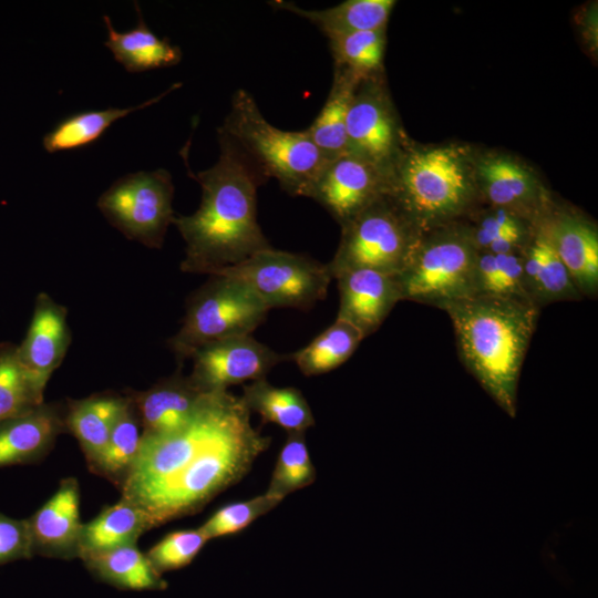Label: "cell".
Returning <instances> with one entry per match:
<instances>
[{"instance_id": "6da1fadb", "label": "cell", "mask_w": 598, "mask_h": 598, "mask_svg": "<svg viewBox=\"0 0 598 598\" xmlns=\"http://www.w3.org/2000/svg\"><path fill=\"white\" fill-rule=\"evenodd\" d=\"M250 414L240 396L213 391L183 426L142 433L122 497L144 511L152 528L197 513L268 450L271 437L252 426Z\"/></svg>"}, {"instance_id": "7a4b0ae2", "label": "cell", "mask_w": 598, "mask_h": 598, "mask_svg": "<svg viewBox=\"0 0 598 598\" xmlns=\"http://www.w3.org/2000/svg\"><path fill=\"white\" fill-rule=\"evenodd\" d=\"M218 142L217 162L192 175L202 188L199 207L173 219L186 244L184 272L210 276L272 247L257 221V189L266 176L219 128Z\"/></svg>"}, {"instance_id": "3957f363", "label": "cell", "mask_w": 598, "mask_h": 598, "mask_svg": "<svg viewBox=\"0 0 598 598\" xmlns=\"http://www.w3.org/2000/svg\"><path fill=\"white\" fill-rule=\"evenodd\" d=\"M466 370L511 417L540 308L527 299L473 296L443 305Z\"/></svg>"}, {"instance_id": "277c9868", "label": "cell", "mask_w": 598, "mask_h": 598, "mask_svg": "<svg viewBox=\"0 0 598 598\" xmlns=\"http://www.w3.org/2000/svg\"><path fill=\"white\" fill-rule=\"evenodd\" d=\"M388 195L422 231L458 221L478 198L475 162L455 145H403L389 174Z\"/></svg>"}, {"instance_id": "5b68a950", "label": "cell", "mask_w": 598, "mask_h": 598, "mask_svg": "<svg viewBox=\"0 0 598 598\" xmlns=\"http://www.w3.org/2000/svg\"><path fill=\"white\" fill-rule=\"evenodd\" d=\"M254 161L268 179L274 177L292 196L308 194L328 161L306 130L283 131L271 125L246 90H237L219 127Z\"/></svg>"}, {"instance_id": "8992f818", "label": "cell", "mask_w": 598, "mask_h": 598, "mask_svg": "<svg viewBox=\"0 0 598 598\" xmlns=\"http://www.w3.org/2000/svg\"><path fill=\"white\" fill-rule=\"evenodd\" d=\"M477 252L467 225L461 221L423 231L396 275L401 300L441 308L475 296Z\"/></svg>"}, {"instance_id": "52a82bcc", "label": "cell", "mask_w": 598, "mask_h": 598, "mask_svg": "<svg viewBox=\"0 0 598 598\" xmlns=\"http://www.w3.org/2000/svg\"><path fill=\"white\" fill-rule=\"evenodd\" d=\"M423 231L386 194L341 225V238L327 264L332 279L353 269L396 276L406 266Z\"/></svg>"}, {"instance_id": "ba28073f", "label": "cell", "mask_w": 598, "mask_h": 598, "mask_svg": "<svg viewBox=\"0 0 598 598\" xmlns=\"http://www.w3.org/2000/svg\"><path fill=\"white\" fill-rule=\"evenodd\" d=\"M270 309L240 280L210 275L186 302L179 330L168 340L178 362L200 347L230 337L251 334Z\"/></svg>"}, {"instance_id": "9c48e42d", "label": "cell", "mask_w": 598, "mask_h": 598, "mask_svg": "<svg viewBox=\"0 0 598 598\" xmlns=\"http://www.w3.org/2000/svg\"><path fill=\"white\" fill-rule=\"evenodd\" d=\"M217 274L247 285L269 309L308 310L326 298L332 280L327 264L274 247Z\"/></svg>"}, {"instance_id": "30bf717a", "label": "cell", "mask_w": 598, "mask_h": 598, "mask_svg": "<svg viewBox=\"0 0 598 598\" xmlns=\"http://www.w3.org/2000/svg\"><path fill=\"white\" fill-rule=\"evenodd\" d=\"M173 196L171 174L158 168L122 176L99 197L97 207L126 238L159 248L175 217Z\"/></svg>"}, {"instance_id": "8fae6325", "label": "cell", "mask_w": 598, "mask_h": 598, "mask_svg": "<svg viewBox=\"0 0 598 598\" xmlns=\"http://www.w3.org/2000/svg\"><path fill=\"white\" fill-rule=\"evenodd\" d=\"M403 146L399 123L380 73L357 85L347 115V153L390 174Z\"/></svg>"}, {"instance_id": "7c38bea8", "label": "cell", "mask_w": 598, "mask_h": 598, "mask_svg": "<svg viewBox=\"0 0 598 598\" xmlns=\"http://www.w3.org/2000/svg\"><path fill=\"white\" fill-rule=\"evenodd\" d=\"M190 359V380L202 391L213 392L266 378L272 368L289 359V354L278 353L247 334L207 343Z\"/></svg>"}, {"instance_id": "4fadbf2b", "label": "cell", "mask_w": 598, "mask_h": 598, "mask_svg": "<svg viewBox=\"0 0 598 598\" xmlns=\"http://www.w3.org/2000/svg\"><path fill=\"white\" fill-rule=\"evenodd\" d=\"M388 190L389 174L347 153L327 163L308 197L319 203L341 226Z\"/></svg>"}, {"instance_id": "5bb4252c", "label": "cell", "mask_w": 598, "mask_h": 598, "mask_svg": "<svg viewBox=\"0 0 598 598\" xmlns=\"http://www.w3.org/2000/svg\"><path fill=\"white\" fill-rule=\"evenodd\" d=\"M478 194L492 207L511 210L536 221L551 203L536 175L506 155H486L475 162Z\"/></svg>"}, {"instance_id": "9a60e30c", "label": "cell", "mask_w": 598, "mask_h": 598, "mask_svg": "<svg viewBox=\"0 0 598 598\" xmlns=\"http://www.w3.org/2000/svg\"><path fill=\"white\" fill-rule=\"evenodd\" d=\"M70 342L66 308L48 293H39L27 334L17 346V355L29 381L41 396L52 373L62 363Z\"/></svg>"}, {"instance_id": "2e32d148", "label": "cell", "mask_w": 598, "mask_h": 598, "mask_svg": "<svg viewBox=\"0 0 598 598\" xmlns=\"http://www.w3.org/2000/svg\"><path fill=\"white\" fill-rule=\"evenodd\" d=\"M27 522L33 557L79 558L83 523L76 478H63L54 494Z\"/></svg>"}, {"instance_id": "e0dca14e", "label": "cell", "mask_w": 598, "mask_h": 598, "mask_svg": "<svg viewBox=\"0 0 598 598\" xmlns=\"http://www.w3.org/2000/svg\"><path fill=\"white\" fill-rule=\"evenodd\" d=\"M555 251L581 297L598 292V231L574 212L551 207L540 217Z\"/></svg>"}, {"instance_id": "ac0fdd59", "label": "cell", "mask_w": 598, "mask_h": 598, "mask_svg": "<svg viewBox=\"0 0 598 598\" xmlns=\"http://www.w3.org/2000/svg\"><path fill=\"white\" fill-rule=\"evenodd\" d=\"M334 279L340 296L337 319L353 326L363 338L375 332L401 300L396 276L393 275L353 269Z\"/></svg>"}, {"instance_id": "d6986e66", "label": "cell", "mask_w": 598, "mask_h": 598, "mask_svg": "<svg viewBox=\"0 0 598 598\" xmlns=\"http://www.w3.org/2000/svg\"><path fill=\"white\" fill-rule=\"evenodd\" d=\"M65 406L43 402L0 422V468L42 460L65 432Z\"/></svg>"}, {"instance_id": "ffe728a7", "label": "cell", "mask_w": 598, "mask_h": 598, "mask_svg": "<svg viewBox=\"0 0 598 598\" xmlns=\"http://www.w3.org/2000/svg\"><path fill=\"white\" fill-rule=\"evenodd\" d=\"M205 393L181 370L132 395L142 433L156 434L174 431L187 423Z\"/></svg>"}, {"instance_id": "44dd1931", "label": "cell", "mask_w": 598, "mask_h": 598, "mask_svg": "<svg viewBox=\"0 0 598 598\" xmlns=\"http://www.w3.org/2000/svg\"><path fill=\"white\" fill-rule=\"evenodd\" d=\"M523 271L528 298L539 308L556 301L581 298L546 235L540 218L536 220L523 248Z\"/></svg>"}, {"instance_id": "7402d4cb", "label": "cell", "mask_w": 598, "mask_h": 598, "mask_svg": "<svg viewBox=\"0 0 598 598\" xmlns=\"http://www.w3.org/2000/svg\"><path fill=\"white\" fill-rule=\"evenodd\" d=\"M137 23L134 28L118 32L111 19L103 16L107 30L104 45L113 53L114 59L130 73L168 68L182 60L179 47L168 39L158 38L145 23L140 4L135 2Z\"/></svg>"}, {"instance_id": "603a6c76", "label": "cell", "mask_w": 598, "mask_h": 598, "mask_svg": "<svg viewBox=\"0 0 598 598\" xmlns=\"http://www.w3.org/2000/svg\"><path fill=\"white\" fill-rule=\"evenodd\" d=\"M127 401L128 395L94 394L65 406L66 431L78 440L89 467L100 457Z\"/></svg>"}, {"instance_id": "cb8c5ba5", "label": "cell", "mask_w": 598, "mask_h": 598, "mask_svg": "<svg viewBox=\"0 0 598 598\" xmlns=\"http://www.w3.org/2000/svg\"><path fill=\"white\" fill-rule=\"evenodd\" d=\"M152 529L150 519L142 508L121 497L105 506L93 519L83 523L79 558L136 545L140 536Z\"/></svg>"}, {"instance_id": "d4e9b609", "label": "cell", "mask_w": 598, "mask_h": 598, "mask_svg": "<svg viewBox=\"0 0 598 598\" xmlns=\"http://www.w3.org/2000/svg\"><path fill=\"white\" fill-rule=\"evenodd\" d=\"M270 4L309 20L327 38L358 31L386 29L395 6L393 0H347L322 10H307L288 1Z\"/></svg>"}, {"instance_id": "484cf974", "label": "cell", "mask_w": 598, "mask_h": 598, "mask_svg": "<svg viewBox=\"0 0 598 598\" xmlns=\"http://www.w3.org/2000/svg\"><path fill=\"white\" fill-rule=\"evenodd\" d=\"M360 75L334 66L333 81L319 114L306 128L310 140L328 161L347 154V115Z\"/></svg>"}, {"instance_id": "4316f807", "label": "cell", "mask_w": 598, "mask_h": 598, "mask_svg": "<svg viewBox=\"0 0 598 598\" xmlns=\"http://www.w3.org/2000/svg\"><path fill=\"white\" fill-rule=\"evenodd\" d=\"M82 561L95 579L121 590L162 591L168 587L136 545L86 556Z\"/></svg>"}, {"instance_id": "83f0119b", "label": "cell", "mask_w": 598, "mask_h": 598, "mask_svg": "<svg viewBox=\"0 0 598 598\" xmlns=\"http://www.w3.org/2000/svg\"><path fill=\"white\" fill-rule=\"evenodd\" d=\"M240 399L262 423L276 424L287 433L306 432L316 423L308 401L297 388L275 386L261 378L244 384Z\"/></svg>"}, {"instance_id": "f1b7e54d", "label": "cell", "mask_w": 598, "mask_h": 598, "mask_svg": "<svg viewBox=\"0 0 598 598\" xmlns=\"http://www.w3.org/2000/svg\"><path fill=\"white\" fill-rule=\"evenodd\" d=\"M177 86L178 84L173 85L164 93L138 105L90 110L66 116L43 136V147L51 154L85 147L97 141L117 120L156 103Z\"/></svg>"}, {"instance_id": "f546056e", "label": "cell", "mask_w": 598, "mask_h": 598, "mask_svg": "<svg viewBox=\"0 0 598 598\" xmlns=\"http://www.w3.org/2000/svg\"><path fill=\"white\" fill-rule=\"evenodd\" d=\"M141 427L132 395H128V401L118 415L104 450L90 470L121 487L138 454Z\"/></svg>"}, {"instance_id": "4dcf8cb0", "label": "cell", "mask_w": 598, "mask_h": 598, "mask_svg": "<svg viewBox=\"0 0 598 598\" xmlns=\"http://www.w3.org/2000/svg\"><path fill=\"white\" fill-rule=\"evenodd\" d=\"M363 339L353 326L336 319L310 343L289 354V359L307 377L323 374L344 363Z\"/></svg>"}, {"instance_id": "1f68e13d", "label": "cell", "mask_w": 598, "mask_h": 598, "mask_svg": "<svg viewBox=\"0 0 598 598\" xmlns=\"http://www.w3.org/2000/svg\"><path fill=\"white\" fill-rule=\"evenodd\" d=\"M489 207L476 216L474 224H466L477 251L506 254L523 249L536 221L504 208Z\"/></svg>"}, {"instance_id": "d6a6232c", "label": "cell", "mask_w": 598, "mask_h": 598, "mask_svg": "<svg viewBox=\"0 0 598 598\" xmlns=\"http://www.w3.org/2000/svg\"><path fill=\"white\" fill-rule=\"evenodd\" d=\"M385 30L329 37L334 66L348 69L361 78L380 73L386 42Z\"/></svg>"}, {"instance_id": "836d02e7", "label": "cell", "mask_w": 598, "mask_h": 598, "mask_svg": "<svg viewBox=\"0 0 598 598\" xmlns=\"http://www.w3.org/2000/svg\"><path fill=\"white\" fill-rule=\"evenodd\" d=\"M316 477L317 471L307 446L306 432L287 433L266 493L283 499L312 484Z\"/></svg>"}, {"instance_id": "e575fe53", "label": "cell", "mask_w": 598, "mask_h": 598, "mask_svg": "<svg viewBox=\"0 0 598 598\" xmlns=\"http://www.w3.org/2000/svg\"><path fill=\"white\" fill-rule=\"evenodd\" d=\"M44 402L32 386L18 355L17 346H0V422L23 414Z\"/></svg>"}, {"instance_id": "d590c367", "label": "cell", "mask_w": 598, "mask_h": 598, "mask_svg": "<svg viewBox=\"0 0 598 598\" xmlns=\"http://www.w3.org/2000/svg\"><path fill=\"white\" fill-rule=\"evenodd\" d=\"M281 502V498L265 492L249 499L229 503L215 511L199 528L208 540L236 534L274 509Z\"/></svg>"}, {"instance_id": "8d00e7d4", "label": "cell", "mask_w": 598, "mask_h": 598, "mask_svg": "<svg viewBox=\"0 0 598 598\" xmlns=\"http://www.w3.org/2000/svg\"><path fill=\"white\" fill-rule=\"evenodd\" d=\"M208 538L198 528L179 529L164 536L146 553L153 567L163 575L188 566Z\"/></svg>"}, {"instance_id": "74e56055", "label": "cell", "mask_w": 598, "mask_h": 598, "mask_svg": "<svg viewBox=\"0 0 598 598\" xmlns=\"http://www.w3.org/2000/svg\"><path fill=\"white\" fill-rule=\"evenodd\" d=\"M478 296H504L530 300L524 283L523 249L492 255L488 279Z\"/></svg>"}, {"instance_id": "f35d334b", "label": "cell", "mask_w": 598, "mask_h": 598, "mask_svg": "<svg viewBox=\"0 0 598 598\" xmlns=\"http://www.w3.org/2000/svg\"><path fill=\"white\" fill-rule=\"evenodd\" d=\"M32 557L27 519L0 514V565Z\"/></svg>"}]
</instances>
